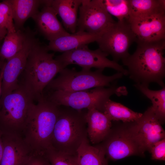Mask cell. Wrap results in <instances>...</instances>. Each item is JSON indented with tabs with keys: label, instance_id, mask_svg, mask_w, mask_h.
<instances>
[{
	"label": "cell",
	"instance_id": "8fae6325",
	"mask_svg": "<svg viewBox=\"0 0 165 165\" xmlns=\"http://www.w3.org/2000/svg\"><path fill=\"white\" fill-rule=\"evenodd\" d=\"M77 31L99 35L116 22L107 10L103 0H82Z\"/></svg>",
	"mask_w": 165,
	"mask_h": 165
},
{
	"label": "cell",
	"instance_id": "44dd1931",
	"mask_svg": "<svg viewBox=\"0 0 165 165\" xmlns=\"http://www.w3.org/2000/svg\"><path fill=\"white\" fill-rule=\"evenodd\" d=\"M103 148L99 145H92L88 138L78 150L75 157L78 165H108Z\"/></svg>",
	"mask_w": 165,
	"mask_h": 165
},
{
	"label": "cell",
	"instance_id": "3957f363",
	"mask_svg": "<svg viewBox=\"0 0 165 165\" xmlns=\"http://www.w3.org/2000/svg\"><path fill=\"white\" fill-rule=\"evenodd\" d=\"M45 46L39 41L33 47L28 57L22 73L23 82L21 84L33 98L38 101L43 96V91L53 78L64 68L53 58Z\"/></svg>",
	"mask_w": 165,
	"mask_h": 165
},
{
	"label": "cell",
	"instance_id": "4dcf8cb0",
	"mask_svg": "<svg viewBox=\"0 0 165 165\" xmlns=\"http://www.w3.org/2000/svg\"><path fill=\"white\" fill-rule=\"evenodd\" d=\"M7 33L6 29L0 27V41L4 39Z\"/></svg>",
	"mask_w": 165,
	"mask_h": 165
},
{
	"label": "cell",
	"instance_id": "277c9868",
	"mask_svg": "<svg viewBox=\"0 0 165 165\" xmlns=\"http://www.w3.org/2000/svg\"><path fill=\"white\" fill-rule=\"evenodd\" d=\"M63 106L61 108L60 106L53 132L52 148L63 153L75 155L83 141L88 138L86 119L87 111Z\"/></svg>",
	"mask_w": 165,
	"mask_h": 165
},
{
	"label": "cell",
	"instance_id": "cb8c5ba5",
	"mask_svg": "<svg viewBox=\"0 0 165 165\" xmlns=\"http://www.w3.org/2000/svg\"><path fill=\"white\" fill-rule=\"evenodd\" d=\"M134 86L144 95L149 99L152 103L154 112L160 122L165 118V87L158 90H150L148 86L137 83Z\"/></svg>",
	"mask_w": 165,
	"mask_h": 165
},
{
	"label": "cell",
	"instance_id": "9c48e42d",
	"mask_svg": "<svg viewBox=\"0 0 165 165\" xmlns=\"http://www.w3.org/2000/svg\"><path fill=\"white\" fill-rule=\"evenodd\" d=\"M107 53L98 48L95 50H90L87 45L76 49L64 52L56 57L64 68L68 65L75 64L82 67V69L90 70L92 68L104 70L109 68L128 75L127 71L118 62L108 59Z\"/></svg>",
	"mask_w": 165,
	"mask_h": 165
},
{
	"label": "cell",
	"instance_id": "ffe728a7",
	"mask_svg": "<svg viewBox=\"0 0 165 165\" xmlns=\"http://www.w3.org/2000/svg\"><path fill=\"white\" fill-rule=\"evenodd\" d=\"M82 0H50V5L61 17L65 28L72 33L77 29V11Z\"/></svg>",
	"mask_w": 165,
	"mask_h": 165
},
{
	"label": "cell",
	"instance_id": "ba28073f",
	"mask_svg": "<svg viewBox=\"0 0 165 165\" xmlns=\"http://www.w3.org/2000/svg\"><path fill=\"white\" fill-rule=\"evenodd\" d=\"M137 39L128 20H124L112 24L99 35L96 42L99 49L117 62L130 55L129 49Z\"/></svg>",
	"mask_w": 165,
	"mask_h": 165
},
{
	"label": "cell",
	"instance_id": "7a4b0ae2",
	"mask_svg": "<svg viewBox=\"0 0 165 165\" xmlns=\"http://www.w3.org/2000/svg\"><path fill=\"white\" fill-rule=\"evenodd\" d=\"M34 104L21 136L32 152L44 155L51 148V139L60 106L43 96Z\"/></svg>",
	"mask_w": 165,
	"mask_h": 165
},
{
	"label": "cell",
	"instance_id": "6da1fadb",
	"mask_svg": "<svg viewBox=\"0 0 165 165\" xmlns=\"http://www.w3.org/2000/svg\"><path fill=\"white\" fill-rule=\"evenodd\" d=\"M136 49L132 54L122 60L126 66L128 75L136 83L148 86L156 82L165 87V39L152 42L136 41Z\"/></svg>",
	"mask_w": 165,
	"mask_h": 165
},
{
	"label": "cell",
	"instance_id": "7c38bea8",
	"mask_svg": "<svg viewBox=\"0 0 165 165\" xmlns=\"http://www.w3.org/2000/svg\"><path fill=\"white\" fill-rule=\"evenodd\" d=\"M36 33L29 29L22 49L15 55L7 60L3 65L1 98L16 89L19 86L18 79L23 72L29 54L39 40Z\"/></svg>",
	"mask_w": 165,
	"mask_h": 165
},
{
	"label": "cell",
	"instance_id": "f546056e",
	"mask_svg": "<svg viewBox=\"0 0 165 165\" xmlns=\"http://www.w3.org/2000/svg\"><path fill=\"white\" fill-rule=\"evenodd\" d=\"M21 165H51L44 155L33 153Z\"/></svg>",
	"mask_w": 165,
	"mask_h": 165
},
{
	"label": "cell",
	"instance_id": "9a60e30c",
	"mask_svg": "<svg viewBox=\"0 0 165 165\" xmlns=\"http://www.w3.org/2000/svg\"><path fill=\"white\" fill-rule=\"evenodd\" d=\"M2 139L3 151L0 165H21L33 153L20 135L2 134Z\"/></svg>",
	"mask_w": 165,
	"mask_h": 165
},
{
	"label": "cell",
	"instance_id": "5bb4252c",
	"mask_svg": "<svg viewBox=\"0 0 165 165\" xmlns=\"http://www.w3.org/2000/svg\"><path fill=\"white\" fill-rule=\"evenodd\" d=\"M42 9L31 18L38 31L49 41L69 33L63 27L50 5V0H44Z\"/></svg>",
	"mask_w": 165,
	"mask_h": 165
},
{
	"label": "cell",
	"instance_id": "52a82bcc",
	"mask_svg": "<svg viewBox=\"0 0 165 165\" xmlns=\"http://www.w3.org/2000/svg\"><path fill=\"white\" fill-rule=\"evenodd\" d=\"M104 70L98 69L94 71L82 69L77 72L73 69L65 68L60 72L59 75L53 79L46 87L55 90L77 91L87 90L99 87L111 86L112 82L121 78L123 74L118 72L111 76L103 74Z\"/></svg>",
	"mask_w": 165,
	"mask_h": 165
},
{
	"label": "cell",
	"instance_id": "30bf717a",
	"mask_svg": "<svg viewBox=\"0 0 165 165\" xmlns=\"http://www.w3.org/2000/svg\"><path fill=\"white\" fill-rule=\"evenodd\" d=\"M152 106L127 131L141 154L149 151L153 144L165 138V132Z\"/></svg>",
	"mask_w": 165,
	"mask_h": 165
},
{
	"label": "cell",
	"instance_id": "4fadbf2b",
	"mask_svg": "<svg viewBox=\"0 0 165 165\" xmlns=\"http://www.w3.org/2000/svg\"><path fill=\"white\" fill-rule=\"evenodd\" d=\"M128 21L137 40L152 42L165 39V9L130 16Z\"/></svg>",
	"mask_w": 165,
	"mask_h": 165
},
{
	"label": "cell",
	"instance_id": "83f0119b",
	"mask_svg": "<svg viewBox=\"0 0 165 165\" xmlns=\"http://www.w3.org/2000/svg\"><path fill=\"white\" fill-rule=\"evenodd\" d=\"M0 27L6 29L8 32L16 31L11 12L0 9Z\"/></svg>",
	"mask_w": 165,
	"mask_h": 165
},
{
	"label": "cell",
	"instance_id": "7402d4cb",
	"mask_svg": "<svg viewBox=\"0 0 165 165\" xmlns=\"http://www.w3.org/2000/svg\"><path fill=\"white\" fill-rule=\"evenodd\" d=\"M28 29L8 32L0 49V57L7 60L20 51L23 46Z\"/></svg>",
	"mask_w": 165,
	"mask_h": 165
},
{
	"label": "cell",
	"instance_id": "f1b7e54d",
	"mask_svg": "<svg viewBox=\"0 0 165 165\" xmlns=\"http://www.w3.org/2000/svg\"><path fill=\"white\" fill-rule=\"evenodd\" d=\"M149 151L151 154L152 159L165 160V138L154 143L151 148Z\"/></svg>",
	"mask_w": 165,
	"mask_h": 165
},
{
	"label": "cell",
	"instance_id": "1f68e13d",
	"mask_svg": "<svg viewBox=\"0 0 165 165\" xmlns=\"http://www.w3.org/2000/svg\"><path fill=\"white\" fill-rule=\"evenodd\" d=\"M3 151V145L2 139V134L0 131V164L2 160Z\"/></svg>",
	"mask_w": 165,
	"mask_h": 165
},
{
	"label": "cell",
	"instance_id": "d6a6232c",
	"mask_svg": "<svg viewBox=\"0 0 165 165\" xmlns=\"http://www.w3.org/2000/svg\"><path fill=\"white\" fill-rule=\"evenodd\" d=\"M2 71L1 68V72L0 73V99L1 97V91H2Z\"/></svg>",
	"mask_w": 165,
	"mask_h": 165
},
{
	"label": "cell",
	"instance_id": "ac0fdd59",
	"mask_svg": "<svg viewBox=\"0 0 165 165\" xmlns=\"http://www.w3.org/2000/svg\"><path fill=\"white\" fill-rule=\"evenodd\" d=\"M99 36L98 35L84 31H77L50 41L45 47L48 51L64 53L96 42Z\"/></svg>",
	"mask_w": 165,
	"mask_h": 165
},
{
	"label": "cell",
	"instance_id": "8992f818",
	"mask_svg": "<svg viewBox=\"0 0 165 165\" xmlns=\"http://www.w3.org/2000/svg\"><path fill=\"white\" fill-rule=\"evenodd\" d=\"M127 94L125 87L117 86L115 84L107 88L99 87L91 90L73 92L55 90L48 97L59 106L77 110L94 108L103 112L104 105L111 96Z\"/></svg>",
	"mask_w": 165,
	"mask_h": 165
},
{
	"label": "cell",
	"instance_id": "2e32d148",
	"mask_svg": "<svg viewBox=\"0 0 165 165\" xmlns=\"http://www.w3.org/2000/svg\"><path fill=\"white\" fill-rule=\"evenodd\" d=\"M103 141L102 144L98 145L103 148L105 156L112 160H118L141 153L127 132L114 135L109 134Z\"/></svg>",
	"mask_w": 165,
	"mask_h": 165
},
{
	"label": "cell",
	"instance_id": "484cf974",
	"mask_svg": "<svg viewBox=\"0 0 165 165\" xmlns=\"http://www.w3.org/2000/svg\"><path fill=\"white\" fill-rule=\"evenodd\" d=\"M103 1L108 12L116 17L118 21L128 20L130 15L129 0H103Z\"/></svg>",
	"mask_w": 165,
	"mask_h": 165
},
{
	"label": "cell",
	"instance_id": "5b68a950",
	"mask_svg": "<svg viewBox=\"0 0 165 165\" xmlns=\"http://www.w3.org/2000/svg\"><path fill=\"white\" fill-rule=\"evenodd\" d=\"M34 99L21 84L0 99V131L2 134L22 133L34 105Z\"/></svg>",
	"mask_w": 165,
	"mask_h": 165
},
{
	"label": "cell",
	"instance_id": "e0dca14e",
	"mask_svg": "<svg viewBox=\"0 0 165 165\" xmlns=\"http://www.w3.org/2000/svg\"><path fill=\"white\" fill-rule=\"evenodd\" d=\"M86 119L88 138L92 144L103 141L111 130L112 121L103 112L95 108L87 109Z\"/></svg>",
	"mask_w": 165,
	"mask_h": 165
},
{
	"label": "cell",
	"instance_id": "d4e9b609",
	"mask_svg": "<svg viewBox=\"0 0 165 165\" xmlns=\"http://www.w3.org/2000/svg\"><path fill=\"white\" fill-rule=\"evenodd\" d=\"M130 16L148 14L165 9L164 0H129Z\"/></svg>",
	"mask_w": 165,
	"mask_h": 165
},
{
	"label": "cell",
	"instance_id": "4316f807",
	"mask_svg": "<svg viewBox=\"0 0 165 165\" xmlns=\"http://www.w3.org/2000/svg\"><path fill=\"white\" fill-rule=\"evenodd\" d=\"M44 155L51 165H78L75 155L65 154L51 148Z\"/></svg>",
	"mask_w": 165,
	"mask_h": 165
},
{
	"label": "cell",
	"instance_id": "836d02e7",
	"mask_svg": "<svg viewBox=\"0 0 165 165\" xmlns=\"http://www.w3.org/2000/svg\"><path fill=\"white\" fill-rule=\"evenodd\" d=\"M1 69L0 68V72H1Z\"/></svg>",
	"mask_w": 165,
	"mask_h": 165
},
{
	"label": "cell",
	"instance_id": "d6986e66",
	"mask_svg": "<svg viewBox=\"0 0 165 165\" xmlns=\"http://www.w3.org/2000/svg\"><path fill=\"white\" fill-rule=\"evenodd\" d=\"M11 7L16 31L23 30L28 18H32L39 11L44 0H7Z\"/></svg>",
	"mask_w": 165,
	"mask_h": 165
},
{
	"label": "cell",
	"instance_id": "603a6c76",
	"mask_svg": "<svg viewBox=\"0 0 165 165\" xmlns=\"http://www.w3.org/2000/svg\"><path fill=\"white\" fill-rule=\"evenodd\" d=\"M103 112L111 121L121 120L124 122H134L142 115L110 99L105 104Z\"/></svg>",
	"mask_w": 165,
	"mask_h": 165
}]
</instances>
